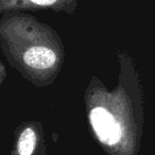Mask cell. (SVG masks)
I'll list each match as a JSON object with an SVG mask.
<instances>
[{"label": "cell", "instance_id": "1", "mask_svg": "<svg viewBox=\"0 0 155 155\" xmlns=\"http://www.w3.org/2000/svg\"><path fill=\"white\" fill-rule=\"evenodd\" d=\"M91 122L99 139L107 144H114L121 138V127L113 116L103 107H96L91 113Z\"/></svg>", "mask_w": 155, "mask_h": 155}, {"label": "cell", "instance_id": "4", "mask_svg": "<svg viewBox=\"0 0 155 155\" xmlns=\"http://www.w3.org/2000/svg\"><path fill=\"white\" fill-rule=\"evenodd\" d=\"M36 136L33 130L26 129L20 134L18 141V153L19 155H31L34 151Z\"/></svg>", "mask_w": 155, "mask_h": 155}, {"label": "cell", "instance_id": "3", "mask_svg": "<svg viewBox=\"0 0 155 155\" xmlns=\"http://www.w3.org/2000/svg\"><path fill=\"white\" fill-rule=\"evenodd\" d=\"M56 55L50 48L44 46H34L24 54V61L28 66L37 69H46L55 63Z\"/></svg>", "mask_w": 155, "mask_h": 155}, {"label": "cell", "instance_id": "2", "mask_svg": "<svg viewBox=\"0 0 155 155\" xmlns=\"http://www.w3.org/2000/svg\"><path fill=\"white\" fill-rule=\"evenodd\" d=\"M77 0H0V12L17 9H53L70 11Z\"/></svg>", "mask_w": 155, "mask_h": 155}]
</instances>
